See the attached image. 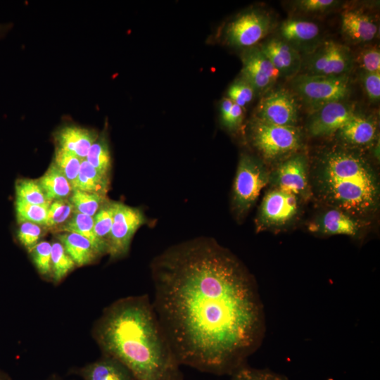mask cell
Wrapping results in <instances>:
<instances>
[{
    "instance_id": "6da1fadb",
    "label": "cell",
    "mask_w": 380,
    "mask_h": 380,
    "mask_svg": "<svg viewBox=\"0 0 380 380\" xmlns=\"http://www.w3.org/2000/svg\"><path fill=\"white\" fill-rule=\"evenodd\" d=\"M150 269L152 305L181 365L232 375L246 364L265 319L253 277L235 255L199 237L167 248Z\"/></svg>"
},
{
    "instance_id": "7a4b0ae2",
    "label": "cell",
    "mask_w": 380,
    "mask_h": 380,
    "mask_svg": "<svg viewBox=\"0 0 380 380\" xmlns=\"http://www.w3.org/2000/svg\"><path fill=\"white\" fill-rule=\"evenodd\" d=\"M103 355L111 356L135 380H183L174 351L147 295L117 300L104 309L93 329Z\"/></svg>"
},
{
    "instance_id": "3957f363",
    "label": "cell",
    "mask_w": 380,
    "mask_h": 380,
    "mask_svg": "<svg viewBox=\"0 0 380 380\" xmlns=\"http://www.w3.org/2000/svg\"><path fill=\"white\" fill-rule=\"evenodd\" d=\"M311 177V191L330 208L362 220L379 207L376 174L353 148L334 146L322 151L314 162Z\"/></svg>"
},
{
    "instance_id": "277c9868",
    "label": "cell",
    "mask_w": 380,
    "mask_h": 380,
    "mask_svg": "<svg viewBox=\"0 0 380 380\" xmlns=\"http://www.w3.org/2000/svg\"><path fill=\"white\" fill-rule=\"evenodd\" d=\"M248 138L263 160L274 163L298 152L303 136L297 126H279L253 117L248 125Z\"/></svg>"
},
{
    "instance_id": "5b68a950",
    "label": "cell",
    "mask_w": 380,
    "mask_h": 380,
    "mask_svg": "<svg viewBox=\"0 0 380 380\" xmlns=\"http://www.w3.org/2000/svg\"><path fill=\"white\" fill-rule=\"evenodd\" d=\"M269 181L270 173L262 160L248 153L240 156L232 194V209L237 219L246 215Z\"/></svg>"
},
{
    "instance_id": "8992f818",
    "label": "cell",
    "mask_w": 380,
    "mask_h": 380,
    "mask_svg": "<svg viewBox=\"0 0 380 380\" xmlns=\"http://www.w3.org/2000/svg\"><path fill=\"white\" fill-rule=\"evenodd\" d=\"M291 85L297 96L315 109L331 102L345 101L351 91L348 75L331 77L301 73L292 78Z\"/></svg>"
},
{
    "instance_id": "52a82bcc",
    "label": "cell",
    "mask_w": 380,
    "mask_h": 380,
    "mask_svg": "<svg viewBox=\"0 0 380 380\" xmlns=\"http://www.w3.org/2000/svg\"><path fill=\"white\" fill-rule=\"evenodd\" d=\"M271 16L259 8L248 9L227 22L222 30L224 43L245 49L258 45L270 32Z\"/></svg>"
},
{
    "instance_id": "ba28073f",
    "label": "cell",
    "mask_w": 380,
    "mask_h": 380,
    "mask_svg": "<svg viewBox=\"0 0 380 380\" xmlns=\"http://www.w3.org/2000/svg\"><path fill=\"white\" fill-rule=\"evenodd\" d=\"M353 58L349 48L332 39L322 42L302 60L303 74L323 76L346 75Z\"/></svg>"
},
{
    "instance_id": "9c48e42d",
    "label": "cell",
    "mask_w": 380,
    "mask_h": 380,
    "mask_svg": "<svg viewBox=\"0 0 380 380\" xmlns=\"http://www.w3.org/2000/svg\"><path fill=\"white\" fill-rule=\"evenodd\" d=\"M300 198L281 189L272 188L263 197L255 219L258 232L287 226L300 212Z\"/></svg>"
},
{
    "instance_id": "30bf717a",
    "label": "cell",
    "mask_w": 380,
    "mask_h": 380,
    "mask_svg": "<svg viewBox=\"0 0 380 380\" xmlns=\"http://www.w3.org/2000/svg\"><path fill=\"white\" fill-rule=\"evenodd\" d=\"M308 167L307 156L303 152L295 153L280 161L270 173L269 183L272 188L288 191L301 200H307L312 194Z\"/></svg>"
},
{
    "instance_id": "8fae6325",
    "label": "cell",
    "mask_w": 380,
    "mask_h": 380,
    "mask_svg": "<svg viewBox=\"0 0 380 380\" xmlns=\"http://www.w3.org/2000/svg\"><path fill=\"white\" fill-rule=\"evenodd\" d=\"M145 223L146 217L140 209L116 202L107 248L111 259L127 254L133 236Z\"/></svg>"
},
{
    "instance_id": "7c38bea8",
    "label": "cell",
    "mask_w": 380,
    "mask_h": 380,
    "mask_svg": "<svg viewBox=\"0 0 380 380\" xmlns=\"http://www.w3.org/2000/svg\"><path fill=\"white\" fill-rule=\"evenodd\" d=\"M254 118L279 126H296L298 106L291 92L285 88L270 90L260 101Z\"/></svg>"
},
{
    "instance_id": "4fadbf2b",
    "label": "cell",
    "mask_w": 380,
    "mask_h": 380,
    "mask_svg": "<svg viewBox=\"0 0 380 380\" xmlns=\"http://www.w3.org/2000/svg\"><path fill=\"white\" fill-rule=\"evenodd\" d=\"M241 60L240 76L253 87L256 94L264 95L271 90L280 74L259 45L243 49Z\"/></svg>"
},
{
    "instance_id": "5bb4252c",
    "label": "cell",
    "mask_w": 380,
    "mask_h": 380,
    "mask_svg": "<svg viewBox=\"0 0 380 380\" xmlns=\"http://www.w3.org/2000/svg\"><path fill=\"white\" fill-rule=\"evenodd\" d=\"M356 113L355 108L345 101L324 104L316 108L310 116L308 132L315 137L331 136Z\"/></svg>"
},
{
    "instance_id": "9a60e30c",
    "label": "cell",
    "mask_w": 380,
    "mask_h": 380,
    "mask_svg": "<svg viewBox=\"0 0 380 380\" xmlns=\"http://www.w3.org/2000/svg\"><path fill=\"white\" fill-rule=\"evenodd\" d=\"M280 38L289 44L300 53L305 55L315 50L322 42L319 26L310 20L291 18L279 26Z\"/></svg>"
},
{
    "instance_id": "2e32d148",
    "label": "cell",
    "mask_w": 380,
    "mask_h": 380,
    "mask_svg": "<svg viewBox=\"0 0 380 380\" xmlns=\"http://www.w3.org/2000/svg\"><path fill=\"white\" fill-rule=\"evenodd\" d=\"M280 76L293 78L301 70V54L280 37H272L259 45Z\"/></svg>"
},
{
    "instance_id": "e0dca14e",
    "label": "cell",
    "mask_w": 380,
    "mask_h": 380,
    "mask_svg": "<svg viewBox=\"0 0 380 380\" xmlns=\"http://www.w3.org/2000/svg\"><path fill=\"white\" fill-rule=\"evenodd\" d=\"M362 220L336 208L319 215L308 226L310 232L324 235L356 236L362 228Z\"/></svg>"
},
{
    "instance_id": "ac0fdd59",
    "label": "cell",
    "mask_w": 380,
    "mask_h": 380,
    "mask_svg": "<svg viewBox=\"0 0 380 380\" xmlns=\"http://www.w3.org/2000/svg\"><path fill=\"white\" fill-rule=\"evenodd\" d=\"M336 134L345 146L353 148L367 146L377 138V122L371 117L357 113Z\"/></svg>"
},
{
    "instance_id": "d6986e66",
    "label": "cell",
    "mask_w": 380,
    "mask_h": 380,
    "mask_svg": "<svg viewBox=\"0 0 380 380\" xmlns=\"http://www.w3.org/2000/svg\"><path fill=\"white\" fill-rule=\"evenodd\" d=\"M98 136L99 133L94 129L70 124L55 132L54 140L56 148L84 160Z\"/></svg>"
},
{
    "instance_id": "ffe728a7",
    "label": "cell",
    "mask_w": 380,
    "mask_h": 380,
    "mask_svg": "<svg viewBox=\"0 0 380 380\" xmlns=\"http://www.w3.org/2000/svg\"><path fill=\"white\" fill-rule=\"evenodd\" d=\"M78 373L83 380H135L126 366L106 355L86 365Z\"/></svg>"
},
{
    "instance_id": "44dd1931",
    "label": "cell",
    "mask_w": 380,
    "mask_h": 380,
    "mask_svg": "<svg viewBox=\"0 0 380 380\" xmlns=\"http://www.w3.org/2000/svg\"><path fill=\"white\" fill-rule=\"evenodd\" d=\"M341 30L352 42H367L377 35L379 28L374 20L357 10H348L341 14Z\"/></svg>"
},
{
    "instance_id": "7402d4cb",
    "label": "cell",
    "mask_w": 380,
    "mask_h": 380,
    "mask_svg": "<svg viewBox=\"0 0 380 380\" xmlns=\"http://www.w3.org/2000/svg\"><path fill=\"white\" fill-rule=\"evenodd\" d=\"M57 237L77 266L91 264L101 255L87 239L80 234L62 232Z\"/></svg>"
},
{
    "instance_id": "603a6c76",
    "label": "cell",
    "mask_w": 380,
    "mask_h": 380,
    "mask_svg": "<svg viewBox=\"0 0 380 380\" xmlns=\"http://www.w3.org/2000/svg\"><path fill=\"white\" fill-rule=\"evenodd\" d=\"M37 181L46 198L50 202L65 199L73 190L69 181L53 162Z\"/></svg>"
},
{
    "instance_id": "cb8c5ba5",
    "label": "cell",
    "mask_w": 380,
    "mask_h": 380,
    "mask_svg": "<svg viewBox=\"0 0 380 380\" xmlns=\"http://www.w3.org/2000/svg\"><path fill=\"white\" fill-rule=\"evenodd\" d=\"M59 232H72L87 239L95 248L103 255L107 249L96 237L94 229V218L74 210L71 217L60 228Z\"/></svg>"
},
{
    "instance_id": "d4e9b609",
    "label": "cell",
    "mask_w": 380,
    "mask_h": 380,
    "mask_svg": "<svg viewBox=\"0 0 380 380\" xmlns=\"http://www.w3.org/2000/svg\"><path fill=\"white\" fill-rule=\"evenodd\" d=\"M86 160L101 172L109 175L111 168V156L105 132L99 134L86 157Z\"/></svg>"
},
{
    "instance_id": "484cf974",
    "label": "cell",
    "mask_w": 380,
    "mask_h": 380,
    "mask_svg": "<svg viewBox=\"0 0 380 380\" xmlns=\"http://www.w3.org/2000/svg\"><path fill=\"white\" fill-rule=\"evenodd\" d=\"M69 201L75 211L94 217L108 199L105 195L75 189Z\"/></svg>"
},
{
    "instance_id": "4316f807",
    "label": "cell",
    "mask_w": 380,
    "mask_h": 380,
    "mask_svg": "<svg viewBox=\"0 0 380 380\" xmlns=\"http://www.w3.org/2000/svg\"><path fill=\"white\" fill-rule=\"evenodd\" d=\"M219 113L220 124L227 131L236 133L241 128L244 118L243 108L224 97L220 101Z\"/></svg>"
},
{
    "instance_id": "83f0119b",
    "label": "cell",
    "mask_w": 380,
    "mask_h": 380,
    "mask_svg": "<svg viewBox=\"0 0 380 380\" xmlns=\"http://www.w3.org/2000/svg\"><path fill=\"white\" fill-rule=\"evenodd\" d=\"M75 266L60 241L51 243V277L55 282H60Z\"/></svg>"
},
{
    "instance_id": "f1b7e54d",
    "label": "cell",
    "mask_w": 380,
    "mask_h": 380,
    "mask_svg": "<svg viewBox=\"0 0 380 380\" xmlns=\"http://www.w3.org/2000/svg\"><path fill=\"white\" fill-rule=\"evenodd\" d=\"M115 205L116 202L108 200L93 217L95 234L106 249L113 222Z\"/></svg>"
},
{
    "instance_id": "f546056e",
    "label": "cell",
    "mask_w": 380,
    "mask_h": 380,
    "mask_svg": "<svg viewBox=\"0 0 380 380\" xmlns=\"http://www.w3.org/2000/svg\"><path fill=\"white\" fill-rule=\"evenodd\" d=\"M49 204L36 205L15 198L14 205L18 224L30 222L45 225Z\"/></svg>"
},
{
    "instance_id": "4dcf8cb0",
    "label": "cell",
    "mask_w": 380,
    "mask_h": 380,
    "mask_svg": "<svg viewBox=\"0 0 380 380\" xmlns=\"http://www.w3.org/2000/svg\"><path fill=\"white\" fill-rule=\"evenodd\" d=\"M15 198L36 205H47V201L37 180L18 179L15 184Z\"/></svg>"
},
{
    "instance_id": "1f68e13d",
    "label": "cell",
    "mask_w": 380,
    "mask_h": 380,
    "mask_svg": "<svg viewBox=\"0 0 380 380\" xmlns=\"http://www.w3.org/2000/svg\"><path fill=\"white\" fill-rule=\"evenodd\" d=\"M82 160L69 152L56 148L53 163L69 181L72 189L76 184Z\"/></svg>"
},
{
    "instance_id": "d6a6232c",
    "label": "cell",
    "mask_w": 380,
    "mask_h": 380,
    "mask_svg": "<svg viewBox=\"0 0 380 380\" xmlns=\"http://www.w3.org/2000/svg\"><path fill=\"white\" fill-rule=\"evenodd\" d=\"M255 95L256 93L253 87L239 76L230 84L226 97L243 108L253 101Z\"/></svg>"
},
{
    "instance_id": "836d02e7",
    "label": "cell",
    "mask_w": 380,
    "mask_h": 380,
    "mask_svg": "<svg viewBox=\"0 0 380 380\" xmlns=\"http://www.w3.org/2000/svg\"><path fill=\"white\" fill-rule=\"evenodd\" d=\"M72 212H74L73 206L66 198L51 201L49 205L45 226L58 227L69 220Z\"/></svg>"
},
{
    "instance_id": "e575fe53",
    "label": "cell",
    "mask_w": 380,
    "mask_h": 380,
    "mask_svg": "<svg viewBox=\"0 0 380 380\" xmlns=\"http://www.w3.org/2000/svg\"><path fill=\"white\" fill-rule=\"evenodd\" d=\"M30 253L38 272L42 276H51V243L40 241Z\"/></svg>"
},
{
    "instance_id": "d590c367",
    "label": "cell",
    "mask_w": 380,
    "mask_h": 380,
    "mask_svg": "<svg viewBox=\"0 0 380 380\" xmlns=\"http://www.w3.org/2000/svg\"><path fill=\"white\" fill-rule=\"evenodd\" d=\"M15 236L18 241L29 253L39 243L42 236V229L37 224L25 222L18 224Z\"/></svg>"
},
{
    "instance_id": "8d00e7d4",
    "label": "cell",
    "mask_w": 380,
    "mask_h": 380,
    "mask_svg": "<svg viewBox=\"0 0 380 380\" xmlns=\"http://www.w3.org/2000/svg\"><path fill=\"white\" fill-rule=\"evenodd\" d=\"M232 380H288L285 376L267 369L251 367L246 364L236 369Z\"/></svg>"
},
{
    "instance_id": "74e56055",
    "label": "cell",
    "mask_w": 380,
    "mask_h": 380,
    "mask_svg": "<svg viewBox=\"0 0 380 380\" xmlns=\"http://www.w3.org/2000/svg\"><path fill=\"white\" fill-rule=\"evenodd\" d=\"M364 72H380V51L378 47H371L362 51L357 58Z\"/></svg>"
},
{
    "instance_id": "f35d334b",
    "label": "cell",
    "mask_w": 380,
    "mask_h": 380,
    "mask_svg": "<svg viewBox=\"0 0 380 380\" xmlns=\"http://www.w3.org/2000/svg\"><path fill=\"white\" fill-rule=\"evenodd\" d=\"M293 3L297 9L312 13L328 12L340 4L339 1L335 0H299Z\"/></svg>"
},
{
    "instance_id": "ab89813d",
    "label": "cell",
    "mask_w": 380,
    "mask_h": 380,
    "mask_svg": "<svg viewBox=\"0 0 380 380\" xmlns=\"http://www.w3.org/2000/svg\"><path fill=\"white\" fill-rule=\"evenodd\" d=\"M362 81L365 93L371 102H377L380 98V72H363Z\"/></svg>"
},
{
    "instance_id": "60d3db41",
    "label": "cell",
    "mask_w": 380,
    "mask_h": 380,
    "mask_svg": "<svg viewBox=\"0 0 380 380\" xmlns=\"http://www.w3.org/2000/svg\"><path fill=\"white\" fill-rule=\"evenodd\" d=\"M12 27V23H0V39L3 38Z\"/></svg>"
},
{
    "instance_id": "b9f144b4",
    "label": "cell",
    "mask_w": 380,
    "mask_h": 380,
    "mask_svg": "<svg viewBox=\"0 0 380 380\" xmlns=\"http://www.w3.org/2000/svg\"><path fill=\"white\" fill-rule=\"evenodd\" d=\"M0 380H11V378L6 372L0 369Z\"/></svg>"
},
{
    "instance_id": "7bdbcfd3",
    "label": "cell",
    "mask_w": 380,
    "mask_h": 380,
    "mask_svg": "<svg viewBox=\"0 0 380 380\" xmlns=\"http://www.w3.org/2000/svg\"><path fill=\"white\" fill-rule=\"evenodd\" d=\"M46 380H63L61 378L58 377V376H51L49 379H47Z\"/></svg>"
}]
</instances>
